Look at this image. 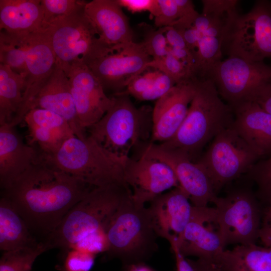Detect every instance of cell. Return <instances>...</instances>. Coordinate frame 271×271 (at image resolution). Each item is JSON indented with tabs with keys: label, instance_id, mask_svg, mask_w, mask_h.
Returning <instances> with one entry per match:
<instances>
[{
	"label": "cell",
	"instance_id": "1",
	"mask_svg": "<svg viewBox=\"0 0 271 271\" xmlns=\"http://www.w3.org/2000/svg\"><path fill=\"white\" fill-rule=\"evenodd\" d=\"M93 188L58 169L40 153L10 187L2 190L1 196L12 202L33 234L46 238Z\"/></svg>",
	"mask_w": 271,
	"mask_h": 271
},
{
	"label": "cell",
	"instance_id": "2",
	"mask_svg": "<svg viewBox=\"0 0 271 271\" xmlns=\"http://www.w3.org/2000/svg\"><path fill=\"white\" fill-rule=\"evenodd\" d=\"M196 90L187 115L175 136L158 144L196 162L204 147L223 129L232 126L234 112L209 78L195 77Z\"/></svg>",
	"mask_w": 271,
	"mask_h": 271
},
{
	"label": "cell",
	"instance_id": "3",
	"mask_svg": "<svg viewBox=\"0 0 271 271\" xmlns=\"http://www.w3.org/2000/svg\"><path fill=\"white\" fill-rule=\"evenodd\" d=\"M131 195L125 183L93 188L69 211L43 241L49 250L70 249L86 236L105 230L119 206Z\"/></svg>",
	"mask_w": 271,
	"mask_h": 271
},
{
	"label": "cell",
	"instance_id": "4",
	"mask_svg": "<svg viewBox=\"0 0 271 271\" xmlns=\"http://www.w3.org/2000/svg\"><path fill=\"white\" fill-rule=\"evenodd\" d=\"M114 102L95 124L86 129L87 134L109 153L125 159L131 149L151 141L153 110L149 106L137 107L129 95L114 94Z\"/></svg>",
	"mask_w": 271,
	"mask_h": 271
},
{
	"label": "cell",
	"instance_id": "5",
	"mask_svg": "<svg viewBox=\"0 0 271 271\" xmlns=\"http://www.w3.org/2000/svg\"><path fill=\"white\" fill-rule=\"evenodd\" d=\"M41 155L58 169L94 188L125 183L127 158L109 153L87 134L83 138H71L55 154Z\"/></svg>",
	"mask_w": 271,
	"mask_h": 271
},
{
	"label": "cell",
	"instance_id": "6",
	"mask_svg": "<svg viewBox=\"0 0 271 271\" xmlns=\"http://www.w3.org/2000/svg\"><path fill=\"white\" fill-rule=\"evenodd\" d=\"M106 252L129 267L140 264L157 249L158 237L145 205L133 201L131 195L122 202L105 230Z\"/></svg>",
	"mask_w": 271,
	"mask_h": 271
},
{
	"label": "cell",
	"instance_id": "7",
	"mask_svg": "<svg viewBox=\"0 0 271 271\" xmlns=\"http://www.w3.org/2000/svg\"><path fill=\"white\" fill-rule=\"evenodd\" d=\"M84 10L54 20L45 29L56 64L65 72L75 61L86 63L109 49L100 42Z\"/></svg>",
	"mask_w": 271,
	"mask_h": 271
},
{
	"label": "cell",
	"instance_id": "8",
	"mask_svg": "<svg viewBox=\"0 0 271 271\" xmlns=\"http://www.w3.org/2000/svg\"><path fill=\"white\" fill-rule=\"evenodd\" d=\"M202 12L192 25L198 34L194 54L195 76L206 77L210 69L222 60L223 45L229 28L238 15L236 0H203Z\"/></svg>",
	"mask_w": 271,
	"mask_h": 271
},
{
	"label": "cell",
	"instance_id": "9",
	"mask_svg": "<svg viewBox=\"0 0 271 271\" xmlns=\"http://www.w3.org/2000/svg\"><path fill=\"white\" fill-rule=\"evenodd\" d=\"M258 158L232 125L212 139L196 163L204 169L217 194L225 185L246 174Z\"/></svg>",
	"mask_w": 271,
	"mask_h": 271
},
{
	"label": "cell",
	"instance_id": "10",
	"mask_svg": "<svg viewBox=\"0 0 271 271\" xmlns=\"http://www.w3.org/2000/svg\"><path fill=\"white\" fill-rule=\"evenodd\" d=\"M256 196L247 188H239L225 197L216 196L212 203L216 211L219 232L225 246L255 244L260 227Z\"/></svg>",
	"mask_w": 271,
	"mask_h": 271
},
{
	"label": "cell",
	"instance_id": "11",
	"mask_svg": "<svg viewBox=\"0 0 271 271\" xmlns=\"http://www.w3.org/2000/svg\"><path fill=\"white\" fill-rule=\"evenodd\" d=\"M224 47L229 56L250 62L271 57V4L257 2L248 13L239 14L229 28Z\"/></svg>",
	"mask_w": 271,
	"mask_h": 271
},
{
	"label": "cell",
	"instance_id": "12",
	"mask_svg": "<svg viewBox=\"0 0 271 271\" xmlns=\"http://www.w3.org/2000/svg\"><path fill=\"white\" fill-rule=\"evenodd\" d=\"M214 83L221 97L231 107L251 100L257 90L271 79V67L228 56L214 65L206 77Z\"/></svg>",
	"mask_w": 271,
	"mask_h": 271
},
{
	"label": "cell",
	"instance_id": "13",
	"mask_svg": "<svg viewBox=\"0 0 271 271\" xmlns=\"http://www.w3.org/2000/svg\"><path fill=\"white\" fill-rule=\"evenodd\" d=\"M152 60L142 43L133 42L118 51H110L85 63L101 83L105 91L114 94L125 91L136 76L147 70Z\"/></svg>",
	"mask_w": 271,
	"mask_h": 271
},
{
	"label": "cell",
	"instance_id": "14",
	"mask_svg": "<svg viewBox=\"0 0 271 271\" xmlns=\"http://www.w3.org/2000/svg\"><path fill=\"white\" fill-rule=\"evenodd\" d=\"M68 78L78 120L86 129L97 122L114 102L99 81L82 60L73 63L65 72Z\"/></svg>",
	"mask_w": 271,
	"mask_h": 271
},
{
	"label": "cell",
	"instance_id": "15",
	"mask_svg": "<svg viewBox=\"0 0 271 271\" xmlns=\"http://www.w3.org/2000/svg\"><path fill=\"white\" fill-rule=\"evenodd\" d=\"M123 179L130 189L133 201L142 205L179 186L174 171L168 164L144 152L138 160L126 159Z\"/></svg>",
	"mask_w": 271,
	"mask_h": 271
},
{
	"label": "cell",
	"instance_id": "16",
	"mask_svg": "<svg viewBox=\"0 0 271 271\" xmlns=\"http://www.w3.org/2000/svg\"><path fill=\"white\" fill-rule=\"evenodd\" d=\"M143 152L172 169L179 186L194 206H207L217 196L210 178L198 163L180 154L163 149L156 143H149Z\"/></svg>",
	"mask_w": 271,
	"mask_h": 271
},
{
	"label": "cell",
	"instance_id": "17",
	"mask_svg": "<svg viewBox=\"0 0 271 271\" xmlns=\"http://www.w3.org/2000/svg\"><path fill=\"white\" fill-rule=\"evenodd\" d=\"M56 59L46 30L31 35L26 58V74L22 100L12 121L15 127L23 121L36 96L52 73Z\"/></svg>",
	"mask_w": 271,
	"mask_h": 271
},
{
	"label": "cell",
	"instance_id": "18",
	"mask_svg": "<svg viewBox=\"0 0 271 271\" xmlns=\"http://www.w3.org/2000/svg\"><path fill=\"white\" fill-rule=\"evenodd\" d=\"M194 206L180 186L157 197L148 207L158 237L178 245L190 221Z\"/></svg>",
	"mask_w": 271,
	"mask_h": 271
},
{
	"label": "cell",
	"instance_id": "19",
	"mask_svg": "<svg viewBox=\"0 0 271 271\" xmlns=\"http://www.w3.org/2000/svg\"><path fill=\"white\" fill-rule=\"evenodd\" d=\"M196 90L195 77L177 83L156 101L153 110L151 143L169 141L184 121Z\"/></svg>",
	"mask_w": 271,
	"mask_h": 271
},
{
	"label": "cell",
	"instance_id": "20",
	"mask_svg": "<svg viewBox=\"0 0 271 271\" xmlns=\"http://www.w3.org/2000/svg\"><path fill=\"white\" fill-rule=\"evenodd\" d=\"M177 246L185 257L196 256L207 261L225 249L215 207L194 206L190 221Z\"/></svg>",
	"mask_w": 271,
	"mask_h": 271
},
{
	"label": "cell",
	"instance_id": "21",
	"mask_svg": "<svg viewBox=\"0 0 271 271\" xmlns=\"http://www.w3.org/2000/svg\"><path fill=\"white\" fill-rule=\"evenodd\" d=\"M84 11L106 47L115 51L134 42L128 19L116 0H93Z\"/></svg>",
	"mask_w": 271,
	"mask_h": 271
},
{
	"label": "cell",
	"instance_id": "22",
	"mask_svg": "<svg viewBox=\"0 0 271 271\" xmlns=\"http://www.w3.org/2000/svg\"><path fill=\"white\" fill-rule=\"evenodd\" d=\"M47 109L60 115L69 124L75 136L83 138L86 130L80 127L68 78L59 66L55 67L30 107Z\"/></svg>",
	"mask_w": 271,
	"mask_h": 271
},
{
	"label": "cell",
	"instance_id": "23",
	"mask_svg": "<svg viewBox=\"0 0 271 271\" xmlns=\"http://www.w3.org/2000/svg\"><path fill=\"white\" fill-rule=\"evenodd\" d=\"M24 121L28 128L29 145L38 147L44 155L56 153L68 140L75 136L64 118L47 109H31Z\"/></svg>",
	"mask_w": 271,
	"mask_h": 271
},
{
	"label": "cell",
	"instance_id": "24",
	"mask_svg": "<svg viewBox=\"0 0 271 271\" xmlns=\"http://www.w3.org/2000/svg\"><path fill=\"white\" fill-rule=\"evenodd\" d=\"M9 123L0 124V186L5 190L39 158V151L24 143Z\"/></svg>",
	"mask_w": 271,
	"mask_h": 271
},
{
	"label": "cell",
	"instance_id": "25",
	"mask_svg": "<svg viewBox=\"0 0 271 271\" xmlns=\"http://www.w3.org/2000/svg\"><path fill=\"white\" fill-rule=\"evenodd\" d=\"M233 126L239 136L260 158L271 155V114L253 101L232 107Z\"/></svg>",
	"mask_w": 271,
	"mask_h": 271
},
{
	"label": "cell",
	"instance_id": "26",
	"mask_svg": "<svg viewBox=\"0 0 271 271\" xmlns=\"http://www.w3.org/2000/svg\"><path fill=\"white\" fill-rule=\"evenodd\" d=\"M43 12L39 0H0V31L28 35L43 29Z\"/></svg>",
	"mask_w": 271,
	"mask_h": 271
},
{
	"label": "cell",
	"instance_id": "27",
	"mask_svg": "<svg viewBox=\"0 0 271 271\" xmlns=\"http://www.w3.org/2000/svg\"><path fill=\"white\" fill-rule=\"evenodd\" d=\"M208 261L222 271H271V247L236 245L220 251Z\"/></svg>",
	"mask_w": 271,
	"mask_h": 271
},
{
	"label": "cell",
	"instance_id": "28",
	"mask_svg": "<svg viewBox=\"0 0 271 271\" xmlns=\"http://www.w3.org/2000/svg\"><path fill=\"white\" fill-rule=\"evenodd\" d=\"M39 241L7 198L0 199V249L3 252L37 246Z\"/></svg>",
	"mask_w": 271,
	"mask_h": 271
},
{
	"label": "cell",
	"instance_id": "29",
	"mask_svg": "<svg viewBox=\"0 0 271 271\" xmlns=\"http://www.w3.org/2000/svg\"><path fill=\"white\" fill-rule=\"evenodd\" d=\"M24 77L0 64V124L10 123L22 100Z\"/></svg>",
	"mask_w": 271,
	"mask_h": 271
},
{
	"label": "cell",
	"instance_id": "30",
	"mask_svg": "<svg viewBox=\"0 0 271 271\" xmlns=\"http://www.w3.org/2000/svg\"><path fill=\"white\" fill-rule=\"evenodd\" d=\"M176 84L173 79L162 72L147 69L132 79L123 92L141 101L157 100Z\"/></svg>",
	"mask_w": 271,
	"mask_h": 271
},
{
	"label": "cell",
	"instance_id": "31",
	"mask_svg": "<svg viewBox=\"0 0 271 271\" xmlns=\"http://www.w3.org/2000/svg\"><path fill=\"white\" fill-rule=\"evenodd\" d=\"M31 34L17 35L0 31V64L9 66L24 78Z\"/></svg>",
	"mask_w": 271,
	"mask_h": 271
},
{
	"label": "cell",
	"instance_id": "32",
	"mask_svg": "<svg viewBox=\"0 0 271 271\" xmlns=\"http://www.w3.org/2000/svg\"><path fill=\"white\" fill-rule=\"evenodd\" d=\"M43 241L35 247L3 252L0 259V271H31L36 258L48 250Z\"/></svg>",
	"mask_w": 271,
	"mask_h": 271
},
{
	"label": "cell",
	"instance_id": "33",
	"mask_svg": "<svg viewBox=\"0 0 271 271\" xmlns=\"http://www.w3.org/2000/svg\"><path fill=\"white\" fill-rule=\"evenodd\" d=\"M86 3L80 0H41L43 12V30L54 20L83 10Z\"/></svg>",
	"mask_w": 271,
	"mask_h": 271
},
{
	"label": "cell",
	"instance_id": "34",
	"mask_svg": "<svg viewBox=\"0 0 271 271\" xmlns=\"http://www.w3.org/2000/svg\"><path fill=\"white\" fill-rule=\"evenodd\" d=\"M245 174L257 186L256 197L263 202H271V155L256 162Z\"/></svg>",
	"mask_w": 271,
	"mask_h": 271
},
{
	"label": "cell",
	"instance_id": "35",
	"mask_svg": "<svg viewBox=\"0 0 271 271\" xmlns=\"http://www.w3.org/2000/svg\"><path fill=\"white\" fill-rule=\"evenodd\" d=\"M146 68L162 72L173 79L176 84L194 77L190 69L170 53L161 58L152 59L147 64Z\"/></svg>",
	"mask_w": 271,
	"mask_h": 271
},
{
	"label": "cell",
	"instance_id": "36",
	"mask_svg": "<svg viewBox=\"0 0 271 271\" xmlns=\"http://www.w3.org/2000/svg\"><path fill=\"white\" fill-rule=\"evenodd\" d=\"M65 256L60 271H89L93 265L95 254L71 248L64 251Z\"/></svg>",
	"mask_w": 271,
	"mask_h": 271
},
{
	"label": "cell",
	"instance_id": "37",
	"mask_svg": "<svg viewBox=\"0 0 271 271\" xmlns=\"http://www.w3.org/2000/svg\"><path fill=\"white\" fill-rule=\"evenodd\" d=\"M165 27L147 31L142 43L147 53L152 59L164 57L168 54V45L165 35Z\"/></svg>",
	"mask_w": 271,
	"mask_h": 271
},
{
	"label": "cell",
	"instance_id": "38",
	"mask_svg": "<svg viewBox=\"0 0 271 271\" xmlns=\"http://www.w3.org/2000/svg\"><path fill=\"white\" fill-rule=\"evenodd\" d=\"M71 248L95 255L100 252H106L107 241L105 230H101L86 236L77 242Z\"/></svg>",
	"mask_w": 271,
	"mask_h": 271
},
{
	"label": "cell",
	"instance_id": "39",
	"mask_svg": "<svg viewBox=\"0 0 271 271\" xmlns=\"http://www.w3.org/2000/svg\"><path fill=\"white\" fill-rule=\"evenodd\" d=\"M121 7L125 8L132 13L148 11L150 17L157 16L159 7L158 0H116Z\"/></svg>",
	"mask_w": 271,
	"mask_h": 271
},
{
	"label": "cell",
	"instance_id": "40",
	"mask_svg": "<svg viewBox=\"0 0 271 271\" xmlns=\"http://www.w3.org/2000/svg\"><path fill=\"white\" fill-rule=\"evenodd\" d=\"M249 101H254L271 114V79L257 90Z\"/></svg>",
	"mask_w": 271,
	"mask_h": 271
},
{
	"label": "cell",
	"instance_id": "41",
	"mask_svg": "<svg viewBox=\"0 0 271 271\" xmlns=\"http://www.w3.org/2000/svg\"><path fill=\"white\" fill-rule=\"evenodd\" d=\"M259 238L266 247H271V202L266 209L259 231Z\"/></svg>",
	"mask_w": 271,
	"mask_h": 271
},
{
	"label": "cell",
	"instance_id": "42",
	"mask_svg": "<svg viewBox=\"0 0 271 271\" xmlns=\"http://www.w3.org/2000/svg\"><path fill=\"white\" fill-rule=\"evenodd\" d=\"M165 35L169 47L173 49L188 48L181 34L172 26L166 27Z\"/></svg>",
	"mask_w": 271,
	"mask_h": 271
},
{
	"label": "cell",
	"instance_id": "43",
	"mask_svg": "<svg viewBox=\"0 0 271 271\" xmlns=\"http://www.w3.org/2000/svg\"><path fill=\"white\" fill-rule=\"evenodd\" d=\"M176 259L177 271H194L191 264L180 252L176 245L171 246Z\"/></svg>",
	"mask_w": 271,
	"mask_h": 271
},
{
	"label": "cell",
	"instance_id": "44",
	"mask_svg": "<svg viewBox=\"0 0 271 271\" xmlns=\"http://www.w3.org/2000/svg\"><path fill=\"white\" fill-rule=\"evenodd\" d=\"M188 260L194 271H222L212 263L205 260L198 258L196 260Z\"/></svg>",
	"mask_w": 271,
	"mask_h": 271
},
{
	"label": "cell",
	"instance_id": "45",
	"mask_svg": "<svg viewBox=\"0 0 271 271\" xmlns=\"http://www.w3.org/2000/svg\"><path fill=\"white\" fill-rule=\"evenodd\" d=\"M129 271H153L149 267L141 264H138L129 266Z\"/></svg>",
	"mask_w": 271,
	"mask_h": 271
}]
</instances>
